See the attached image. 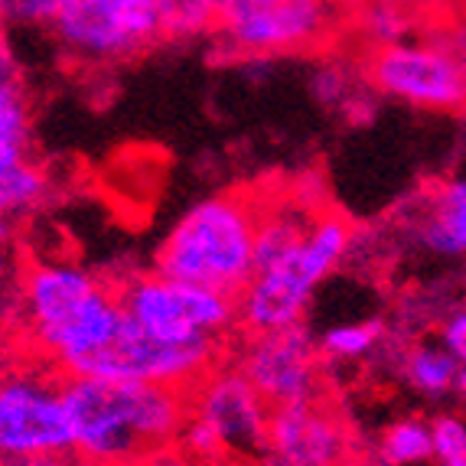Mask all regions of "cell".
<instances>
[{
    "label": "cell",
    "instance_id": "6da1fadb",
    "mask_svg": "<svg viewBox=\"0 0 466 466\" xmlns=\"http://www.w3.org/2000/svg\"><path fill=\"white\" fill-rule=\"evenodd\" d=\"M350 245V218L336 209H317L307 193L265 199L255 274L238 294L241 333H271L303 323L317 288L346 261Z\"/></svg>",
    "mask_w": 466,
    "mask_h": 466
},
{
    "label": "cell",
    "instance_id": "7a4b0ae2",
    "mask_svg": "<svg viewBox=\"0 0 466 466\" xmlns=\"http://www.w3.org/2000/svg\"><path fill=\"white\" fill-rule=\"evenodd\" d=\"M125 319L115 280L69 258L24 261L10 327L30 359L63 375H82Z\"/></svg>",
    "mask_w": 466,
    "mask_h": 466
},
{
    "label": "cell",
    "instance_id": "3957f363",
    "mask_svg": "<svg viewBox=\"0 0 466 466\" xmlns=\"http://www.w3.org/2000/svg\"><path fill=\"white\" fill-rule=\"evenodd\" d=\"M72 453L82 463H150L177 453L189 391L147 381L66 375Z\"/></svg>",
    "mask_w": 466,
    "mask_h": 466
},
{
    "label": "cell",
    "instance_id": "277c9868",
    "mask_svg": "<svg viewBox=\"0 0 466 466\" xmlns=\"http://www.w3.org/2000/svg\"><path fill=\"white\" fill-rule=\"evenodd\" d=\"M261 206L258 189H226L193 202L160 241L154 271L238 297L255 274Z\"/></svg>",
    "mask_w": 466,
    "mask_h": 466
},
{
    "label": "cell",
    "instance_id": "5b68a950",
    "mask_svg": "<svg viewBox=\"0 0 466 466\" xmlns=\"http://www.w3.org/2000/svg\"><path fill=\"white\" fill-rule=\"evenodd\" d=\"M268 424L271 404L226 356L189 389V418L177 453L202 466L265 457Z\"/></svg>",
    "mask_w": 466,
    "mask_h": 466
},
{
    "label": "cell",
    "instance_id": "8992f818",
    "mask_svg": "<svg viewBox=\"0 0 466 466\" xmlns=\"http://www.w3.org/2000/svg\"><path fill=\"white\" fill-rule=\"evenodd\" d=\"M342 0H226L216 39L232 59H278L329 49L350 26Z\"/></svg>",
    "mask_w": 466,
    "mask_h": 466
},
{
    "label": "cell",
    "instance_id": "52a82bcc",
    "mask_svg": "<svg viewBox=\"0 0 466 466\" xmlns=\"http://www.w3.org/2000/svg\"><path fill=\"white\" fill-rule=\"evenodd\" d=\"M117 297L134 327L173 346L228 342V336L241 329L238 297L160 271H140L117 280Z\"/></svg>",
    "mask_w": 466,
    "mask_h": 466
},
{
    "label": "cell",
    "instance_id": "ba28073f",
    "mask_svg": "<svg viewBox=\"0 0 466 466\" xmlns=\"http://www.w3.org/2000/svg\"><path fill=\"white\" fill-rule=\"evenodd\" d=\"M359 72L375 95L404 101L411 108H466V69L441 26L428 30L424 36L391 43V46L366 49Z\"/></svg>",
    "mask_w": 466,
    "mask_h": 466
},
{
    "label": "cell",
    "instance_id": "9c48e42d",
    "mask_svg": "<svg viewBox=\"0 0 466 466\" xmlns=\"http://www.w3.org/2000/svg\"><path fill=\"white\" fill-rule=\"evenodd\" d=\"M69 63L108 69L164 39L157 0H66L49 26Z\"/></svg>",
    "mask_w": 466,
    "mask_h": 466
},
{
    "label": "cell",
    "instance_id": "30bf717a",
    "mask_svg": "<svg viewBox=\"0 0 466 466\" xmlns=\"http://www.w3.org/2000/svg\"><path fill=\"white\" fill-rule=\"evenodd\" d=\"M72 453L66 375L26 356L0 381V457Z\"/></svg>",
    "mask_w": 466,
    "mask_h": 466
},
{
    "label": "cell",
    "instance_id": "8fae6325",
    "mask_svg": "<svg viewBox=\"0 0 466 466\" xmlns=\"http://www.w3.org/2000/svg\"><path fill=\"white\" fill-rule=\"evenodd\" d=\"M226 342H193V346H173L147 336L131 319L115 339L86 366L82 375L108 381H147V385H173V389H193L212 369L226 359Z\"/></svg>",
    "mask_w": 466,
    "mask_h": 466
},
{
    "label": "cell",
    "instance_id": "7c38bea8",
    "mask_svg": "<svg viewBox=\"0 0 466 466\" xmlns=\"http://www.w3.org/2000/svg\"><path fill=\"white\" fill-rule=\"evenodd\" d=\"M319 356V342H313L303 323L271 333H245V339L228 352V359L271 408L323 398Z\"/></svg>",
    "mask_w": 466,
    "mask_h": 466
},
{
    "label": "cell",
    "instance_id": "4fadbf2b",
    "mask_svg": "<svg viewBox=\"0 0 466 466\" xmlns=\"http://www.w3.org/2000/svg\"><path fill=\"white\" fill-rule=\"evenodd\" d=\"M265 460L271 466H350L356 463L352 431L327 398L271 408Z\"/></svg>",
    "mask_w": 466,
    "mask_h": 466
},
{
    "label": "cell",
    "instance_id": "5bb4252c",
    "mask_svg": "<svg viewBox=\"0 0 466 466\" xmlns=\"http://www.w3.org/2000/svg\"><path fill=\"white\" fill-rule=\"evenodd\" d=\"M414 238L434 255H466V177L447 179L420 202Z\"/></svg>",
    "mask_w": 466,
    "mask_h": 466
},
{
    "label": "cell",
    "instance_id": "9a60e30c",
    "mask_svg": "<svg viewBox=\"0 0 466 466\" xmlns=\"http://www.w3.org/2000/svg\"><path fill=\"white\" fill-rule=\"evenodd\" d=\"M434 20L437 16L424 14L408 0H356L350 10V30L366 43V49L411 39L418 30H424L420 24Z\"/></svg>",
    "mask_w": 466,
    "mask_h": 466
},
{
    "label": "cell",
    "instance_id": "2e32d148",
    "mask_svg": "<svg viewBox=\"0 0 466 466\" xmlns=\"http://www.w3.org/2000/svg\"><path fill=\"white\" fill-rule=\"evenodd\" d=\"M33 108L20 78L0 82V177L30 160Z\"/></svg>",
    "mask_w": 466,
    "mask_h": 466
},
{
    "label": "cell",
    "instance_id": "e0dca14e",
    "mask_svg": "<svg viewBox=\"0 0 466 466\" xmlns=\"http://www.w3.org/2000/svg\"><path fill=\"white\" fill-rule=\"evenodd\" d=\"M49 189H53V179H49L46 167L30 157L26 164L14 167L0 177V218L16 226L20 218L33 216L46 206Z\"/></svg>",
    "mask_w": 466,
    "mask_h": 466
},
{
    "label": "cell",
    "instance_id": "ac0fdd59",
    "mask_svg": "<svg viewBox=\"0 0 466 466\" xmlns=\"http://www.w3.org/2000/svg\"><path fill=\"white\" fill-rule=\"evenodd\" d=\"M401 375L420 395L437 398V395H447L451 389H457L460 362L443 346L441 350L437 346H414V350L404 352Z\"/></svg>",
    "mask_w": 466,
    "mask_h": 466
},
{
    "label": "cell",
    "instance_id": "d6986e66",
    "mask_svg": "<svg viewBox=\"0 0 466 466\" xmlns=\"http://www.w3.org/2000/svg\"><path fill=\"white\" fill-rule=\"evenodd\" d=\"M375 460L379 466H414L424 460H434V434L431 424L418 418L395 420L391 428L381 431L375 443Z\"/></svg>",
    "mask_w": 466,
    "mask_h": 466
},
{
    "label": "cell",
    "instance_id": "ffe728a7",
    "mask_svg": "<svg viewBox=\"0 0 466 466\" xmlns=\"http://www.w3.org/2000/svg\"><path fill=\"white\" fill-rule=\"evenodd\" d=\"M226 0H157L164 39H196L216 33Z\"/></svg>",
    "mask_w": 466,
    "mask_h": 466
},
{
    "label": "cell",
    "instance_id": "44dd1931",
    "mask_svg": "<svg viewBox=\"0 0 466 466\" xmlns=\"http://www.w3.org/2000/svg\"><path fill=\"white\" fill-rule=\"evenodd\" d=\"M385 327L381 319H359V323H339V327H329L319 339V352L329 359H342V362H352V359H366L369 352L379 350Z\"/></svg>",
    "mask_w": 466,
    "mask_h": 466
},
{
    "label": "cell",
    "instance_id": "7402d4cb",
    "mask_svg": "<svg viewBox=\"0 0 466 466\" xmlns=\"http://www.w3.org/2000/svg\"><path fill=\"white\" fill-rule=\"evenodd\" d=\"M24 248L16 238L14 222L0 218V319L10 323L16 303V288H20V271H24Z\"/></svg>",
    "mask_w": 466,
    "mask_h": 466
},
{
    "label": "cell",
    "instance_id": "603a6c76",
    "mask_svg": "<svg viewBox=\"0 0 466 466\" xmlns=\"http://www.w3.org/2000/svg\"><path fill=\"white\" fill-rule=\"evenodd\" d=\"M66 0H0V26H53Z\"/></svg>",
    "mask_w": 466,
    "mask_h": 466
},
{
    "label": "cell",
    "instance_id": "cb8c5ba5",
    "mask_svg": "<svg viewBox=\"0 0 466 466\" xmlns=\"http://www.w3.org/2000/svg\"><path fill=\"white\" fill-rule=\"evenodd\" d=\"M356 78H362V72H350L342 63H329L323 69H317L313 76V95H317L323 105H336V108L346 111L352 98H356Z\"/></svg>",
    "mask_w": 466,
    "mask_h": 466
},
{
    "label": "cell",
    "instance_id": "d4e9b609",
    "mask_svg": "<svg viewBox=\"0 0 466 466\" xmlns=\"http://www.w3.org/2000/svg\"><path fill=\"white\" fill-rule=\"evenodd\" d=\"M434 434V460L441 466H466V424L453 414H441L431 424Z\"/></svg>",
    "mask_w": 466,
    "mask_h": 466
},
{
    "label": "cell",
    "instance_id": "484cf974",
    "mask_svg": "<svg viewBox=\"0 0 466 466\" xmlns=\"http://www.w3.org/2000/svg\"><path fill=\"white\" fill-rule=\"evenodd\" d=\"M437 24H441V33L447 36V43L453 46V53L460 56V63L466 69V0H457L451 10H443L437 16Z\"/></svg>",
    "mask_w": 466,
    "mask_h": 466
},
{
    "label": "cell",
    "instance_id": "4316f807",
    "mask_svg": "<svg viewBox=\"0 0 466 466\" xmlns=\"http://www.w3.org/2000/svg\"><path fill=\"white\" fill-rule=\"evenodd\" d=\"M441 346L457 359L460 369H466V313H453V317L443 323Z\"/></svg>",
    "mask_w": 466,
    "mask_h": 466
},
{
    "label": "cell",
    "instance_id": "83f0119b",
    "mask_svg": "<svg viewBox=\"0 0 466 466\" xmlns=\"http://www.w3.org/2000/svg\"><path fill=\"white\" fill-rule=\"evenodd\" d=\"M0 466H82L76 453H24V457H0Z\"/></svg>",
    "mask_w": 466,
    "mask_h": 466
},
{
    "label": "cell",
    "instance_id": "f1b7e54d",
    "mask_svg": "<svg viewBox=\"0 0 466 466\" xmlns=\"http://www.w3.org/2000/svg\"><path fill=\"white\" fill-rule=\"evenodd\" d=\"M4 78H16V53H14V43H10L7 30L0 26V82Z\"/></svg>",
    "mask_w": 466,
    "mask_h": 466
},
{
    "label": "cell",
    "instance_id": "f546056e",
    "mask_svg": "<svg viewBox=\"0 0 466 466\" xmlns=\"http://www.w3.org/2000/svg\"><path fill=\"white\" fill-rule=\"evenodd\" d=\"M408 4H414V7L418 10H424V14H431V16H441L443 14V4H447V0H408Z\"/></svg>",
    "mask_w": 466,
    "mask_h": 466
},
{
    "label": "cell",
    "instance_id": "4dcf8cb0",
    "mask_svg": "<svg viewBox=\"0 0 466 466\" xmlns=\"http://www.w3.org/2000/svg\"><path fill=\"white\" fill-rule=\"evenodd\" d=\"M157 466H202V463H193V460H183L179 453H173V457H167V460H160Z\"/></svg>",
    "mask_w": 466,
    "mask_h": 466
},
{
    "label": "cell",
    "instance_id": "1f68e13d",
    "mask_svg": "<svg viewBox=\"0 0 466 466\" xmlns=\"http://www.w3.org/2000/svg\"><path fill=\"white\" fill-rule=\"evenodd\" d=\"M82 466H150V463H82Z\"/></svg>",
    "mask_w": 466,
    "mask_h": 466
},
{
    "label": "cell",
    "instance_id": "d6a6232c",
    "mask_svg": "<svg viewBox=\"0 0 466 466\" xmlns=\"http://www.w3.org/2000/svg\"><path fill=\"white\" fill-rule=\"evenodd\" d=\"M457 389L466 395V369H460V379H457Z\"/></svg>",
    "mask_w": 466,
    "mask_h": 466
},
{
    "label": "cell",
    "instance_id": "836d02e7",
    "mask_svg": "<svg viewBox=\"0 0 466 466\" xmlns=\"http://www.w3.org/2000/svg\"><path fill=\"white\" fill-rule=\"evenodd\" d=\"M248 466H271V463H268V460H265V463H248Z\"/></svg>",
    "mask_w": 466,
    "mask_h": 466
},
{
    "label": "cell",
    "instance_id": "e575fe53",
    "mask_svg": "<svg viewBox=\"0 0 466 466\" xmlns=\"http://www.w3.org/2000/svg\"><path fill=\"white\" fill-rule=\"evenodd\" d=\"M350 466H356V463H350Z\"/></svg>",
    "mask_w": 466,
    "mask_h": 466
}]
</instances>
